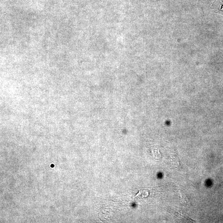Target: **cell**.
Masks as SVG:
<instances>
[{"label": "cell", "instance_id": "cell-1", "mask_svg": "<svg viewBox=\"0 0 223 223\" xmlns=\"http://www.w3.org/2000/svg\"><path fill=\"white\" fill-rule=\"evenodd\" d=\"M223 5H221V8H220L219 9V10H220L221 11H223Z\"/></svg>", "mask_w": 223, "mask_h": 223}]
</instances>
